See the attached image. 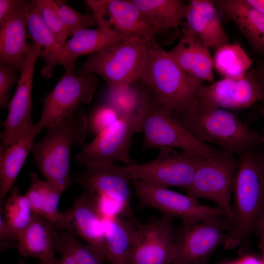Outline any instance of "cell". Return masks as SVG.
<instances>
[{"label": "cell", "instance_id": "1", "mask_svg": "<svg viewBox=\"0 0 264 264\" xmlns=\"http://www.w3.org/2000/svg\"><path fill=\"white\" fill-rule=\"evenodd\" d=\"M174 115L197 139L233 153L240 154L261 143L262 136L236 114L196 96L186 109Z\"/></svg>", "mask_w": 264, "mask_h": 264}, {"label": "cell", "instance_id": "2", "mask_svg": "<svg viewBox=\"0 0 264 264\" xmlns=\"http://www.w3.org/2000/svg\"><path fill=\"white\" fill-rule=\"evenodd\" d=\"M255 148L240 154L232 192L231 229L223 243L224 249L248 241L264 209V153Z\"/></svg>", "mask_w": 264, "mask_h": 264}, {"label": "cell", "instance_id": "3", "mask_svg": "<svg viewBox=\"0 0 264 264\" xmlns=\"http://www.w3.org/2000/svg\"><path fill=\"white\" fill-rule=\"evenodd\" d=\"M88 121L81 108L47 127L45 136L34 142V160L46 180L63 192L71 184L69 157L75 145L85 141Z\"/></svg>", "mask_w": 264, "mask_h": 264}, {"label": "cell", "instance_id": "4", "mask_svg": "<svg viewBox=\"0 0 264 264\" xmlns=\"http://www.w3.org/2000/svg\"><path fill=\"white\" fill-rule=\"evenodd\" d=\"M139 78L154 99L174 115L190 106L198 90L169 53L154 42Z\"/></svg>", "mask_w": 264, "mask_h": 264}, {"label": "cell", "instance_id": "5", "mask_svg": "<svg viewBox=\"0 0 264 264\" xmlns=\"http://www.w3.org/2000/svg\"><path fill=\"white\" fill-rule=\"evenodd\" d=\"M153 41L133 38L89 55L77 75L96 74L109 87L131 85L139 78Z\"/></svg>", "mask_w": 264, "mask_h": 264}, {"label": "cell", "instance_id": "6", "mask_svg": "<svg viewBox=\"0 0 264 264\" xmlns=\"http://www.w3.org/2000/svg\"><path fill=\"white\" fill-rule=\"evenodd\" d=\"M142 131V150L163 147L179 148L204 157L217 155L220 151L193 137L175 118L173 113L147 94Z\"/></svg>", "mask_w": 264, "mask_h": 264}, {"label": "cell", "instance_id": "7", "mask_svg": "<svg viewBox=\"0 0 264 264\" xmlns=\"http://www.w3.org/2000/svg\"><path fill=\"white\" fill-rule=\"evenodd\" d=\"M147 100L146 93L139 109L120 117L93 141L84 144L75 156L76 161L86 167L112 164L117 161L127 165L133 163L129 154L132 139L134 133L142 131Z\"/></svg>", "mask_w": 264, "mask_h": 264}, {"label": "cell", "instance_id": "8", "mask_svg": "<svg viewBox=\"0 0 264 264\" xmlns=\"http://www.w3.org/2000/svg\"><path fill=\"white\" fill-rule=\"evenodd\" d=\"M159 149L154 160L121 166L123 172L131 181L137 179L154 186L177 187L187 191L198 165L205 157L170 147Z\"/></svg>", "mask_w": 264, "mask_h": 264}, {"label": "cell", "instance_id": "9", "mask_svg": "<svg viewBox=\"0 0 264 264\" xmlns=\"http://www.w3.org/2000/svg\"><path fill=\"white\" fill-rule=\"evenodd\" d=\"M234 153L222 149L216 155L204 158L198 165L187 195L214 201L227 219L232 220L231 196L238 167Z\"/></svg>", "mask_w": 264, "mask_h": 264}, {"label": "cell", "instance_id": "10", "mask_svg": "<svg viewBox=\"0 0 264 264\" xmlns=\"http://www.w3.org/2000/svg\"><path fill=\"white\" fill-rule=\"evenodd\" d=\"M231 229L230 221L214 216L192 224H182L177 230L175 264H208L211 255L224 243Z\"/></svg>", "mask_w": 264, "mask_h": 264}, {"label": "cell", "instance_id": "11", "mask_svg": "<svg viewBox=\"0 0 264 264\" xmlns=\"http://www.w3.org/2000/svg\"><path fill=\"white\" fill-rule=\"evenodd\" d=\"M131 182L141 206L156 209L165 216L178 218L182 223H194L218 216L227 219L225 213L219 208L203 205L198 199L188 195L151 185L140 180H132Z\"/></svg>", "mask_w": 264, "mask_h": 264}, {"label": "cell", "instance_id": "12", "mask_svg": "<svg viewBox=\"0 0 264 264\" xmlns=\"http://www.w3.org/2000/svg\"><path fill=\"white\" fill-rule=\"evenodd\" d=\"M97 86L94 74L66 73L43 99V109L36 126L41 130L53 125L91 101Z\"/></svg>", "mask_w": 264, "mask_h": 264}, {"label": "cell", "instance_id": "13", "mask_svg": "<svg viewBox=\"0 0 264 264\" xmlns=\"http://www.w3.org/2000/svg\"><path fill=\"white\" fill-rule=\"evenodd\" d=\"M97 25L107 27L126 40L137 38L152 42L155 31L132 0H88Z\"/></svg>", "mask_w": 264, "mask_h": 264}, {"label": "cell", "instance_id": "14", "mask_svg": "<svg viewBox=\"0 0 264 264\" xmlns=\"http://www.w3.org/2000/svg\"><path fill=\"white\" fill-rule=\"evenodd\" d=\"M176 235L173 218L163 215L147 224L139 223L128 264H174Z\"/></svg>", "mask_w": 264, "mask_h": 264}, {"label": "cell", "instance_id": "15", "mask_svg": "<svg viewBox=\"0 0 264 264\" xmlns=\"http://www.w3.org/2000/svg\"><path fill=\"white\" fill-rule=\"evenodd\" d=\"M39 57V49L33 43L28 44L25 61L10 102L8 115L2 124L4 131L0 137L3 148L14 143L34 125L31 119V93L34 67Z\"/></svg>", "mask_w": 264, "mask_h": 264}, {"label": "cell", "instance_id": "16", "mask_svg": "<svg viewBox=\"0 0 264 264\" xmlns=\"http://www.w3.org/2000/svg\"><path fill=\"white\" fill-rule=\"evenodd\" d=\"M196 96L227 110L245 109L263 98L253 69L241 78H223L208 86L202 84Z\"/></svg>", "mask_w": 264, "mask_h": 264}, {"label": "cell", "instance_id": "17", "mask_svg": "<svg viewBox=\"0 0 264 264\" xmlns=\"http://www.w3.org/2000/svg\"><path fill=\"white\" fill-rule=\"evenodd\" d=\"M182 34L176 45L168 52L188 75L197 89L204 81L213 82V63L209 47L183 22Z\"/></svg>", "mask_w": 264, "mask_h": 264}, {"label": "cell", "instance_id": "18", "mask_svg": "<svg viewBox=\"0 0 264 264\" xmlns=\"http://www.w3.org/2000/svg\"><path fill=\"white\" fill-rule=\"evenodd\" d=\"M74 180L90 195L111 198L133 213L131 205V180L123 172L121 166L112 163L87 167L85 171L75 175Z\"/></svg>", "mask_w": 264, "mask_h": 264}, {"label": "cell", "instance_id": "19", "mask_svg": "<svg viewBox=\"0 0 264 264\" xmlns=\"http://www.w3.org/2000/svg\"><path fill=\"white\" fill-rule=\"evenodd\" d=\"M127 40L114 31L101 25L95 29H84L74 33L62 46L59 65L66 73H74L76 59L85 55H92Z\"/></svg>", "mask_w": 264, "mask_h": 264}, {"label": "cell", "instance_id": "20", "mask_svg": "<svg viewBox=\"0 0 264 264\" xmlns=\"http://www.w3.org/2000/svg\"><path fill=\"white\" fill-rule=\"evenodd\" d=\"M26 0L19 5L0 23V61L21 71L24 65L28 44Z\"/></svg>", "mask_w": 264, "mask_h": 264}, {"label": "cell", "instance_id": "21", "mask_svg": "<svg viewBox=\"0 0 264 264\" xmlns=\"http://www.w3.org/2000/svg\"><path fill=\"white\" fill-rule=\"evenodd\" d=\"M185 22L209 48L215 51L229 44L213 0H192L188 5Z\"/></svg>", "mask_w": 264, "mask_h": 264}, {"label": "cell", "instance_id": "22", "mask_svg": "<svg viewBox=\"0 0 264 264\" xmlns=\"http://www.w3.org/2000/svg\"><path fill=\"white\" fill-rule=\"evenodd\" d=\"M57 233L50 221L33 213L30 223L19 235L18 251L23 256L39 259V264H54Z\"/></svg>", "mask_w": 264, "mask_h": 264}, {"label": "cell", "instance_id": "23", "mask_svg": "<svg viewBox=\"0 0 264 264\" xmlns=\"http://www.w3.org/2000/svg\"><path fill=\"white\" fill-rule=\"evenodd\" d=\"M71 224L77 235L96 249L107 260L104 235V218L92 196L88 192L78 197L70 208Z\"/></svg>", "mask_w": 264, "mask_h": 264}, {"label": "cell", "instance_id": "24", "mask_svg": "<svg viewBox=\"0 0 264 264\" xmlns=\"http://www.w3.org/2000/svg\"><path fill=\"white\" fill-rule=\"evenodd\" d=\"M63 192L50 182L39 179L37 174L30 175V185L27 193L33 213L50 221L59 230L71 229V210L59 212L58 204Z\"/></svg>", "mask_w": 264, "mask_h": 264}, {"label": "cell", "instance_id": "25", "mask_svg": "<svg viewBox=\"0 0 264 264\" xmlns=\"http://www.w3.org/2000/svg\"><path fill=\"white\" fill-rule=\"evenodd\" d=\"M216 6L232 21L252 49L264 57V14L246 0H216Z\"/></svg>", "mask_w": 264, "mask_h": 264}, {"label": "cell", "instance_id": "26", "mask_svg": "<svg viewBox=\"0 0 264 264\" xmlns=\"http://www.w3.org/2000/svg\"><path fill=\"white\" fill-rule=\"evenodd\" d=\"M42 130L34 124L14 143L5 148L0 147V211L6 197L12 188L26 159L31 151L34 138Z\"/></svg>", "mask_w": 264, "mask_h": 264}, {"label": "cell", "instance_id": "27", "mask_svg": "<svg viewBox=\"0 0 264 264\" xmlns=\"http://www.w3.org/2000/svg\"><path fill=\"white\" fill-rule=\"evenodd\" d=\"M27 26L33 44L39 49L40 57L44 62L41 76L50 78L55 66L59 65L62 46L43 21L36 0H26Z\"/></svg>", "mask_w": 264, "mask_h": 264}, {"label": "cell", "instance_id": "28", "mask_svg": "<svg viewBox=\"0 0 264 264\" xmlns=\"http://www.w3.org/2000/svg\"><path fill=\"white\" fill-rule=\"evenodd\" d=\"M122 217L104 219V235L110 264H128L137 232V225Z\"/></svg>", "mask_w": 264, "mask_h": 264}, {"label": "cell", "instance_id": "29", "mask_svg": "<svg viewBox=\"0 0 264 264\" xmlns=\"http://www.w3.org/2000/svg\"><path fill=\"white\" fill-rule=\"evenodd\" d=\"M148 19L155 34L177 29L185 19L188 4L181 0H132Z\"/></svg>", "mask_w": 264, "mask_h": 264}, {"label": "cell", "instance_id": "30", "mask_svg": "<svg viewBox=\"0 0 264 264\" xmlns=\"http://www.w3.org/2000/svg\"><path fill=\"white\" fill-rule=\"evenodd\" d=\"M73 228L58 230L55 251L61 255L54 264H104L105 261L94 247L80 242Z\"/></svg>", "mask_w": 264, "mask_h": 264}, {"label": "cell", "instance_id": "31", "mask_svg": "<svg viewBox=\"0 0 264 264\" xmlns=\"http://www.w3.org/2000/svg\"><path fill=\"white\" fill-rule=\"evenodd\" d=\"M213 67L222 79H239L250 69L252 61L238 44H226L215 51Z\"/></svg>", "mask_w": 264, "mask_h": 264}, {"label": "cell", "instance_id": "32", "mask_svg": "<svg viewBox=\"0 0 264 264\" xmlns=\"http://www.w3.org/2000/svg\"><path fill=\"white\" fill-rule=\"evenodd\" d=\"M2 210L8 226L18 235L30 223L33 215L30 202L16 186L11 188L10 196L5 200Z\"/></svg>", "mask_w": 264, "mask_h": 264}, {"label": "cell", "instance_id": "33", "mask_svg": "<svg viewBox=\"0 0 264 264\" xmlns=\"http://www.w3.org/2000/svg\"><path fill=\"white\" fill-rule=\"evenodd\" d=\"M145 92L140 93L131 85L109 87L107 104L112 108L120 117L134 111L142 105Z\"/></svg>", "mask_w": 264, "mask_h": 264}, {"label": "cell", "instance_id": "34", "mask_svg": "<svg viewBox=\"0 0 264 264\" xmlns=\"http://www.w3.org/2000/svg\"><path fill=\"white\" fill-rule=\"evenodd\" d=\"M40 14L47 26L62 46L69 36L68 30L61 18L56 3L52 0H36Z\"/></svg>", "mask_w": 264, "mask_h": 264}, {"label": "cell", "instance_id": "35", "mask_svg": "<svg viewBox=\"0 0 264 264\" xmlns=\"http://www.w3.org/2000/svg\"><path fill=\"white\" fill-rule=\"evenodd\" d=\"M58 12L72 36L77 31L96 24L92 14L83 15L70 7L64 0H55Z\"/></svg>", "mask_w": 264, "mask_h": 264}, {"label": "cell", "instance_id": "36", "mask_svg": "<svg viewBox=\"0 0 264 264\" xmlns=\"http://www.w3.org/2000/svg\"><path fill=\"white\" fill-rule=\"evenodd\" d=\"M120 118L117 112L107 104L96 110L91 118V128L99 134L112 126Z\"/></svg>", "mask_w": 264, "mask_h": 264}, {"label": "cell", "instance_id": "37", "mask_svg": "<svg viewBox=\"0 0 264 264\" xmlns=\"http://www.w3.org/2000/svg\"><path fill=\"white\" fill-rule=\"evenodd\" d=\"M15 69L0 63V106L9 107L10 90L17 81Z\"/></svg>", "mask_w": 264, "mask_h": 264}, {"label": "cell", "instance_id": "38", "mask_svg": "<svg viewBox=\"0 0 264 264\" xmlns=\"http://www.w3.org/2000/svg\"><path fill=\"white\" fill-rule=\"evenodd\" d=\"M19 235L13 231L5 222L0 213V250L3 252L8 248L17 247Z\"/></svg>", "mask_w": 264, "mask_h": 264}, {"label": "cell", "instance_id": "39", "mask_svg": "<svg viewBox=\"0 0 264 264\" xmlns=\"http://www.w3.org/2000/svg\"><path fill=\"white\" fill-rule=\"evenodd\" d=\"M24 1L22 0H0V23L3 22Z\"/></svg>", "mask_w": 264, "mask_h": 264}, {"label": "cell", "instance_id": "40", "mask_svg": "<svg viewBox=\"0 0 264 264\" xmlns=\"http://www.w3.org/2000/svg\"><path fill=\"white\" fill-rule=\"evenodd\" d=\"M253 69L262 93L263 98L261 102L264 104L263 107H264V57L259 63L257 68Z\"/></svg>", "mask_w": 264, "mask_h": 264}, {"label": "cell", "instance_id": "41", "mask_svg": "<svg viewBox=\"0 0 264 264\" xmlns=\"http://www.w3.org/2000/svg\"><path fill=\"white\" fill-rule=\"evenodd\" d=\"M254 230L256 232L260 238V247L263 253H264V209L256 222Z\"/></svg>", "mask_w": 264, "mask_h": 264}, {"label": "cell", "instance_id": "42", "mask_svg": "<svg viewBox=\"0 0 264 264\" xmlns=\"http://www.w3.org/2000/svg\"><path fill=\"white\" fill-rule=\"evenodd\" d=\"M238 264H263L262 258L253 254L245 255L237 260Z\"/></svg>", "mask_w": 264, "mask_h": 264}, {"label": "cell", "instance_id": "43", "mask_svg": "<svg viewBox=\"0 0 264 264\" xmlns=\"http://www.w3.org/2000/svg\"><path fill=\"white\" fill-rule=\"evenodd\" d=\"M253 7L264 14V0H246Z\"/></svg>", "mask_w": 264, "mask_h": 264}, {"label": "cell", "instance_id": "44", "mask_svg": "<svg viewBox=\"0 0 264 264\" xmlns=\"http://www.w3.org/2000/svg\"><path fill=\"white\" fill-rule=\"evenodd\" d=\"M260 111L262 115H263L264 119V107L263 106L260 107ZM261 143L264 142V133L263 136H262L261 138Z\"/></svg>", "mask_w": 264, "mask_h": 264}, {"label": "cell", "instance_id": "45", "mask_svg": "<svg viewBox=\"0 0 264 264\" xmlns=\"http://www.w3.org/2000/svg\"><path fill=\"white\" fill-rule=\"evenodd\" d=\"M226 264H238V262H237V261L236 260L235 261L230 262V263H227Z\"/></svg>", "mask_w": 264, "mask_h": 264}, {"label": "cell", "instance_id": "46", "mask_svg": "<svg viewBox=\"0 0 264 264\" xmlns=\"http://www.w3.org/2000/svg\"><path fill=\"white\" fill-rule=\"evenodd\" d=\"M19 264H26V263L23 260H20Z\"/></svg>", "mask_w": 264, "mask_h": 264}, {"label": "cell", "instance_id": "47", "mask_svg": "<svg viewBox=\"0 0 264 264\" xmlns=\"http://www.w3.org/2000/svg\"><path fill=\"white\" fill-rule=\"evenodd\" d=\"M262 260H263V264H264V253H263V256H262Z\"/></svg>", "mask_w": 264, "mask_h": 264}]
</instances>
